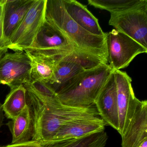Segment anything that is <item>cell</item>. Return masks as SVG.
Listing matches in <instances>:
<instances>
[{
	"label": "cell",
	"mask_w": 147,
	"mask_h": 147,
	"mask_svg": "<svg viewBox=\"0 0 147 147\" xmlns=\"http://www.w3.org/2000/svg\"><path fill=\"white\" fill-rule=\"evenodd\" d=\"M4 0L0 2V60L6 54L8 50L7 44L4 38L3 30V13Z\"/></svg>",
	"instance_id": "ffe728a7"
},
{
	"label": "cell",
	"mask_w": 147,
	"mask_h": 147,
	"mask_svg": "<svg viewBox=\"0 0 147 147\" xmlns=\"http://www.w3.org/2000/svg\"><path fill=\"white\" fill-rule=\"evenodd\" d=\"M102 63H107L96 57L75 50L58 59L54 79L49 85L56 92L64 83L77 74Z\"/></svg>",
	"instance_id": "52a82bcc"
},
{
	"label": "cell",
	"mask_w": 147,
	"mask_h": 147,
	"mask_svg": "<svg viewBox=\"0 0 147 147\" xmlns=\"http://www.w3.org/2000/svg\"><path fill=\"white\" fill-rule=\"evenodd\" d=\"M106 125L99 116L77 119L62 126L51 141L79 138L105 130Z\"/></svg>",
	"instance_id": "8fae6325"
},
{
	"label": "cell",
	"mask_w": 147,
	"mask_h": 147,
	"mask_svg": "<svg viewBox=\"0 0 147 147\" xmlns=\"http://www.w3.org/2000/svg\"><path fill=\"white\" fill-rule=\"evenodd\" d=\"M31 62L25 51L6 53L0 60V84L12 88L31 81Z\"/></svg>",
	"instance_id": "ba28073f"
},
{
	"label": "cell",
	"mask_w": 147,
	"mask_h": 147,
	"mask_svg": "<svg viewBox=\"0 0 147 147\" xmlns=\"http://www.w3.org/2000/svg\"><path fill=\"white\" fill-rule=\"evenodd\" d=\"M108 137L105 130L80 138L51 141L44 147H104Z\"/></svg>",
	"instance_id": "e0dca14e"
},
{
	"label": "cell",
	"mask_w": 147,
	"mask_h": 147,
	"mask_svg": "<svg viewBox=\"0 0 147 147\" xmlns=\"http://www.w3.org/2000/svg\"><path fill=\"white\" fill-rule=\"evenodd\" d=\"M75 50L69 39L45 20L32 45L25 51L42 57L57 59Z\"/></svg>",
	"instance_id": "3957f363"
},
{
	"label": "cell",
	"mask_w": 147,
	"mask_h": 147,
	"mask_svg": "<svg viewBox=\"0 0 147 147\" xmlns=\"http://www.w3.org/2000/svg\"><path fill=\"white\" fill-rule=\"evenodd\" d=\"M26 106V89L24 85L11 88L2 105L5 115L11 119L17 117Z\"/></svg>",
	"instance_id": "ac0fdd59"
},
{
	"label": "cell",
	"mask_w": 147,
	"mask_h": 147,
	"mask_svg": "<svg viewBox=\"0 0 147 147\" xmlns=\"http://www.w3.org/2000/svg\"><path fill=\"white\" fill-rule=\"evenodd\" d=\"M137 147H147V138L142 141Z\"/></svg>",
	"instance_id": "603a6c76"
},
{
	"label": "cell",
	"mask_w": 147,
	"mask_h": 147,
	"mask_svg": "<svg viewBox=\"0 0 147 147\" xmlns=\"http://www.w3.org/2000/svg\"><path fill=\"white\" fill-rule=\"evenodd\" d=\"M4 111L3 110L2 104L0 103V128L3 124V121H4Z\"/></svg>",
	"instance_id": "7402d4cb"
},
{
	"label": "cell",
	"mask_w": 147,
	"mask_h": 147,
	"mask_svg": "<svg viewBox=\"0 0 147 147\" xmlns=\"http://www.w3.org/2000/svg\"><path fill=\"white\" fill-rule=\"evenodd\" d=\"M45 20L62 32L76 50L96 57L107 63V33L105 36H96L84 30L69 17L62 0H47Z\"/></svg>",
	"instance_id": "6da1fadb"
},
{
	"label": "cell",
	"mask_w": 147,
	"mask_h": 147,
	"mask_svg": "<svg viewBox=\"0 0 147 147\" xmlns=\"http://www.w3.org/2000/svg\"><path fill=\"white\" fill-rule=\"evenodd\" d=\"M113 71L108 63L86 69L72 77L56 91L62 104L74 107L94 105Z\"/></svg>",
	"instance_id": "7a4b0ae2"
},
{
	"label": "cell",
	"mask_w": 147,
	"mask_h": 147,
	"mask_svg": "<svg viewBox=\"0 0 147 147\" xmlns=\"http://www.w3.org/2000/svg\"><path fill=\"white\" fill-rule=\"evenodd\" d=\"M47 0H35L19 26L9 40L8 49L25 51L31 46L45 21Z\"/></svg>",
	"instance_id": "5b68a950"
},
{
	"label": "cell",
	"mask_w": 147,
	"mask_h": 147,
	"mask_svg": "<svg viewBox=\"0 0 147 147\" xmlns=\"http://www.w3.org/2000/svg\"><path fill=\"white\" fill-rule=\"evenodd\" d=\"M45 145V144L32 140L20 143L11 144L5 146V147H44Z\"/></svg>",
	"instance_id": "44dd1931"
},
{
	"label": "cell",
	"mask_w": 147,
	"mask_h": 147,
	"mask_svg": "<svg viewBox=\"0 0 147 147\" xmlns=\"http://www.w3.org/2000/svg\"><path fill=\"white\" fill-rule=\"evenodd\" d=\"M116 87L119 117L118 132L123 136L127 129L139 103L131 86V79L127 73L121 70L113 72Z\"/></svg>",
	"instance_id": "9c48e42d"
},
{
	"label": "cell",
	"mask_w": 147,
	"mask_h": 147,
	"mask_svg": "<svg viewBox=\"0 0 147 147\" xmlns=\"http://www.w3.org/2000/svg\"><path fill=\"white\" fill-rule=\"evenodd\" d=\"M109 24L147 49V0L124 11L111 13Z\"/></svg>",
	"instance_id": "277c9868"
},
{
	"label": "cell",
	"mask_w": 147,
	"mask_h": 147,
	"mask_svg": "<svg viewBox=\"0 0 147 147\" xmlns=\"http://www.w3.org/2000/svg\"><path fill=\"white\" fill-rule=\"evenodd\" d=\"M0 147H3V146H0Z\"/></svg>",
	"instance_id": "cb8c5ba5"
},
{
	"label": "cell",
	"mask_w": 147,
	"mask_h": 147,
	"mask_svg": "<svg viewBox=\"0 0 147 147\" xmlns=\"http://www.w3.org/2000/svg\"><path fill=\"white\" fill-rule=\"evenodd\" d=\"M12 136V144L32 140L33 125L27 105L15 119L6 124Z\"/></svg>",
	"instance_id": "9a60e30c"
},
{
	"label": "cell",
	"mask_w": 147,
	"mask_h": 147,
	"mask_svg": "<svg viewBox=\"0 0 147 147\" xmlns=\"http://www.w3.org/2000/svg\"><path fill=\"white\" fill-rule=\"evenodd\" d=\"M107 63L113 72L128 67L138 55L147 53V49L116 29L107 35Z\"/></svg>",
	"instance_id": "8992f818"
},
{
	"label": "cell",
	"mask_w": 147,
	"mask_h": 147,
	"mask_svg": "<svg viewBox=\"0 0 147 147\" xmlns=\"http://www.w3.org/2000/svg\"><path fill=\"white\" fill-rule=\"evenodd\" d=\"M0 2H1V0H0Z\"/></svg>",
	"instance_id": "d4e9b609"
},
{
	"label": "cell",
	"mask_w": 147,
	"mask_h": 147,
	"mask_svg": "<svg viewBox=\"0 0 147 147\" xmlns=\"http://www.w3.org/2000/svg\"><path fill=\"white\" fill-rule=\"evenodd\" d=\"M122 137V147H137L147 138V101L140 100Z\"/></svg>",
	"instance_id": "4fadbf2b"
},
{
	"label": "cell",
	"mask_w": 147,
	"mask_h": 147,
	"mask_svg": "<svg viewBox=\"0 0 147 147\" xmlns=\"http://www.w3.org/2000/svg\"><path fill=\"white\" fill-rule=\"evenodd\" d=\"M142 0H88V5L110 13L121 12L134 7Z\"/></svg>",
	"instance_id": "d6986e66"
},
{
	"label": "cell",
	"mask_w": 147,
	"mask_h": 147,
	"mask_svg": "<svg viewBox=\"0 0 147 147\" xmlns=\"http://www.w3.org/2000/svg\"><path fill=\"white\" fill-rule=\"evenodd\" d=\"M34 1L35 0H4L3 30L4 38L7 45L11 37L23 21Z\"/></svg>",
	"instance_id": "7c38bea8"
},
{
	"label": "cell",
	"mask_w": 147,
	"mask_h": 147,
	"mask_svg": "<svg viewBox=\"0 0 147 147\" xmlns=\"http://www.w3.org/2000/svg\"><path fill=\"white\" fill-rule=\"evenodd\" d=\"M25 52L31 62L32 80L50 84L54 79L56 65L58 59L46 58L33 55L27 51Z\"/></svg>",
	"instance_id": "2e32d148"
},
{
	"label": "cell",
	"mask_w": 147,
	"mask_h": 147,
	"mask_svg": "<svg viewBox=\"0 0 147 147\" xmlns=\"http://www.w3.org/2000/svg\"><path fill=\"white\" fill-rule=\"evenodd\" d=\"M66 12L69 17L88 32L98 36H105L96 18L84 5L75 0H62Z\"/></svg>",
	"instance_id": "5bb4252c"
},
{
	"label": "cell",
	"mask_w": 147,
	"mask_h": 147,
	"mask_svg": "<svg viewBox=\"0 0 147 147\" xmlns=\"http://www.w3.org/2000/svg\"><path fill=\"white\" fill-rule=\"evenodd\" d=\"M94 105L99 116L106 124L118 131L119 117L113 72L102 88Z\"/></svg>",
	"instance_id": "30bf717a"
}]
</instances>
